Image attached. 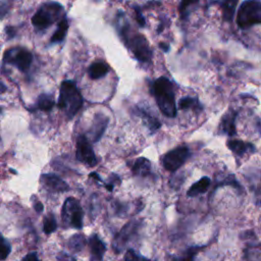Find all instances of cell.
I'll list each match as a JSON object with an SVG mask.
<instances>
[{
	"label": "cell",
	"mask_w": 261,
	"mask_h": 261,
	"mask_svg": "<svg viewBox=\"0 0 261 261\" xmlns=\"http://www.w3.org/2000/svg\"><path fill=\"white\" fill-rule=\"evenodd\" d=\"M60 11L62 6L60 3H45L32 18V24L39 30H45L53 24Z\"/></svg>",
	"instance_id": "cell-6"
},
{
	"label": "cell",
	"mask_w": 261,
	"mask_h": 261,
	"mask_svg": "<svg viewBox=\"0 0 261 261\" xmlns=\"http://www.w3.org/2000/svg\"><path fill=\"white\" fill-rule=\"evenodd\" d=\"M34 209H35V211L37 213H41L43 210H44V206H43V204L39 201H37L35 204H34Z\"/></svg>",
	"instance_id": "cell-31"
},
{
	"label": "cell",
	"mask_w": 261,
	"mask_h": 261,
	"mask_svg": "<svg viewBox=\"0 0 261 261\" xmlns=\"http://www.w3.org/2000/svg\"><path fill=\"white\" fill-rule=\"evenodd\" d=\"M179 108L181 110H186V109H202L200 103L198 102V100L196 98H193V97H184L181 98L179 102Z\"/></svg>",
	"instance_id": "cell-25"
},
{
	"label": "cell",
	"mask_w": 261,
	"mask_h": 261,
	"mask_svg": "<svg viewBox=\"0 0 261 261\" xmlns=\"http://www.w3.org/2000/svg\"><path fill=\"white\" fill-rule=\"evenodd\" d=\"M120 35L126 43L135 58L141 62H148L152 58V51L150 49L149 43L141 34H131L130 26L128 24H122L120 28Z\"/></svg>",
	"instance_id": "cell-3"
},
{
	"label": "cell",
	"mask_w": 261,
	"mask_h": 261,
	"mask_svg": "<svg viewBox=\"0 0 261 261\" xmlns=\"http://www.w3.org/2000/svg\"><path fill=\"white\" fill-rule=\"evenodd\" d=\"M22 260H24V261H38L39 258L37 256V253L31 252L28 255H26L24 258H22Z\"/></svg>",
	"instance_id": "cell-30"
},
{
	"label": "cell",
	"mask_w": 261,
	"mask_h": 261,
	"mask_svg": "<svg viewBox=\"0 0 261 261\" xmlns=\"http://www.w3.org/2000/svg\"><path fill=\"white\" fill-rule=\"evenodd\" d=\"M139 230V221H130L126 225L123 226L121 231L117 235V237L113 240V250L119 254L122 249L127 246L130 240L137 235V232Z\"/></svg>",
	"instance_id": "cell-10"
},
{
	"label": "cell",
	"mask_w": 261,
	"mask_h": 261,
	"mask_svg": "<svg viewBox=\"0 0 261 261\" xmlns=\"http://www.w3.org/2000/svg\"><path fill=\"white\" fill-rule=\"evenodd\" d=\"M228 148L236 155L243 156L246 153H254L256 151L255 146L251 143H246L241 140L231 139L226 142Z\"/></svg>",
	"instance_id": "cell-14"
},
{
	"label": "cell",
	"mask_w": 261,
	"mask_h": 261,
	"mask_svg": "<svg viewBox=\"0 0 261 261\" xmlns=\"http://www.w3.org/2000/svg\"><path fill=\"white\" fill-rule=\"evenodd\" d=\"M3 60L6 63L15 65L20 72H27L33 61V54L26 48L15 47L5 51Z\"/></svg>",
	"instance_id": "cell-7"
},
{
	"label": "cell",
	"mask_w": 261,
	"mask_h": 261,
	"mask_svg": "<svg viewBox=\"0 0 261 261\" xmlns=\"http://www.w3.org/2000/svg\"><path fill=\"white\" fill-rule=\"evenodd\" d=\"M58 106L64 115L72 119L83 107V96L75 81H63L60 85Z\"/></svg>",
	"instance_id": "cell-2"
},
{
	"label": "cell",
	"mask_w": 261,
	"mask_h": 261,
	"mask_svg": "<svg viewBox=\"0 0 261 261\" xmlns=\"http://www.w3.org/2000/svg\"><path fill=\"white\" fill-rule=\"evenodd\" d=\"M58 229V222L54 218V215L52 213L47 214L46 217L43 219V231L46 235H50L55 230Z\"/></svg>",
	"instance_id": "cell-24"
},
{
	"label": "cell",
	"mask_w": 261,
	"mask_h": 261,
	"mask_svg": "<svg viewBox=\"0 0 261 261\" xmlns=\"http://www.w3.org/2000/svg\"><path fill=\"white\" fill-rule=\"evenodd\" d=\"M160 47H161L163 51H165V52H167V51L169 50V45H167V44H165V43H161V44H160Z\"/></svg>",
	"instance_id": "cell-32"
},
{
	"label": "cell",
	"mask_w": 261,
	"mask_h": 261,
	"mask_svg": "<svg viewBox=\"0 0 261 261\" xmlns=\"http://www.w3.org/2000/svg\"><path fill=\"white\" fill-rule=\"evenodd\" d=\"M126 260H139V259H145V257H142L140 255H138L137 253H136L133 249H129V250L127 251L126 255H124L123 257Z\"/></svg>",
	"instance_id": "cell-28"
},
{
	"label": "cell",
	"mask_w": 261,
	"mask_h": 261,
	"mask_svg": "<svg viewBox=\"0 0 261 261\" xmlns=\"http://www.w3.org/2000/svg\"><path fill=\"white\" fill-rule=\"evenodd\" d=\"M199 2V0H181L180 6H179V11H180V15L181 17V19H186L188 17V11L189 8L194 5L197 4Z\"/></svg>",
	"instance_id": "cell-26"
},
{
	"label": "cell",
	"mask_w": 261,
	"mask_h": 261,
	"mask_svg": "<svg viewBox=\"0 0 261 261\" xmlns=\"http://www.w3.org/2000/svg\"><path fill=\"white\" fill-rule=\"evenodd\" d=\"M136 10V18H137V21H138V24L141 26V27H144L145 26V19L143 18L142 14H141V11L136 7L135 8Z\"/></svg>",
	"instance_id": "cell-29"
},
{
	"label": "cell",
	"mask_w": 261,
	"mask_h": 261,
	"mask_svg": "<svg viewBox=\"0 0 261 261\" xmlns=\"http://www.w3.org/2000/svg\"><path fill=\"white\" fill-rule=\"evenodd\" d=\"M237 24L241 29L261 24V1L259 0L244 1L238 10Z\"/></svg>",
	"instance_id": "cell-4"
},
{
	"label": "cell",
	"mask_w": 261,
	"mask_h": 261,
	"mask_svg": "<svg viewBox=\"0 0 261 261\" xmlns=\"http://www.w3.org/2000/svg\"><path fill=\"white\" fill-rule=\"evenodd\" d=\"M191 152L187 146H179L163 155L161 158L162 166L168 172H177L188 161Z\"/></svg>",
	"instance_id": "cell-8"
},
{
	"label": "cell",
	"mask_w": 261,
	"mask_h": 261,
	"mask_svg": "<svg viewBox=\"0 0 261 261\" xmlns=\"http://www.w3.org/2000/svg\"><path fill=\"white\" fill-rule=\"evenodd\" d=\"M109 72V66L107 63L103 61H96L90 65L88 74L91 80H99V79L103 78Z\"/></svg>",
	"instance_id": "cell-17"
},
{
	"label": "cell",
	"mask_w": 261,
	"mask_h": 261,
	"mask_svg": "<svg viewBox=\"0 0 261 261\" xmlns=\"http://www.w3.org/2000/svg\"><path fill=\"white\" fill-rule=\"evenodd\" d=\"M136 113L142 119L144 123L146 124V127L148 128L152 133L156 132L158 129L161 127V121L158 120L156 118L152 117L149 112H147L145 109L141 107H137L136 109Z\"/></svg>",
	"instance_id": "cell-18"
},
{
	"label": "cell",
	"mask_w": 261,
	"mask_h": 261,
	"mask_svg": "<svg viewBox=\"0 0 261 261\" xmlns=\"http://www.w3.org/2000/svg\"><path fill=\"white\" fill-rule=\"evenodd\" d=\"M40 183L49 193H62L70 190V186L63 180L54 174H43L40 177Z\"/></svg>",
	"instance_id": "cell-11"
},
{
	"label": "cell",
	"mask_w": 261,
	"mask_h": 261,
	"mask_svg": "<svg viewBox=\"0 0 261 261\" xmlns=\"http://www.w3.org/2000/svg\"><path fill=\"white\" fill-rule=\"evenodd\" d=\"M76 157L79 161L86 164L87 166L94 167L97 165V158L94 150L85 135L79 136L77 140Z\"/></svg>",
	"instance_id": "cell-9"
},
{
	"label": "cell",
	"mask_w": 261,
	"mask_h": 261,
	"mask_svg": "<svg viewBox=\"0 0 261 261\" xmlns=\"http://www.w3.org/2000/svg\"><path fill=\"white\" fill-rule=\"evenodd\" d=\"M67 30H69V21H67V20L65 18H63L60 21L58 30L55 31V33L53 34V36L51 37V43H58V42L63 41V39L66 36Z\"/></svg>",
	"instance_id": "cell-22"
},
{
	"label": "cell",
	"mask_w": 261,
	"mask_h": 261,
	"mask_svg": "<svg viewBox=\"0 0 261 261\" xmlns=\"http://www.w3.org/2000/svg\"><path fill=\"white\" fill-rule=\"evenodd\" d=\"M151 93L163 115L171 119L176 118L178 110L172 82L165 77L156 79L151 86Z\"/></svg>",
	"instance_id": "cell-1"
},
{
	"label": "cell",
	"mask_w": 261,
	"mask_h": 261,
	"mask_svg": "<svg viewBox=\"0 0 261 261\" xmlns=\"http://www.w3.org/2000/svg\"><path fill=\"white\" fill-rule=\"evenodd\" d=\"M86 245V238L83 235L77 234L70 238L69 242H67V247H69L72 252H80Z\"/></svg>",
	"instance_id": "cell-21"
},
{
	"label": "cell",
	"mask_w": 261,
	"mask_h": 261,
	"mask_svg": "<svg viewBox=\"0 0 261 261\" xmlns=\"http://www.w3.org/2000/svg\"><path fill=\"white\" fill-rule=\"evenodd\" d=\"M55 105V101L52 96L48 94H41L37 100V108L41 111L48 112Z\"/></svg>",
	"instance_id": "cell-23"
},
{
	"label": "cell",
	"mask_w": 261,
	"mask_h": 261,
	"mask_svg": "<svg viewBox=\"0 0 261 261\" xmlns=\"http://www.w3.org/2000/svg\"><path fill=\"white\" fill-rule=\"evenodd\" d=\"M237 116H238V113L233 109L229 110L225 113V115L222 117L221 120V124H220V129L221 133L230 136V137H233V136L237 134V130H236Z\"/></svg>",
	"instance_id": "cell-13"
},
{
	"label": "cell",
	"mask_w": 261,
	"mask_h": 261,
	"mask_svg": "<svg viewBox=\"0 0 261 261\" xmlns=\"http://www.w3.org/2000/svg\"><path fill=\"white\" fill-rule=\"evenodd\" d=\"M238 1L239 0H221L222 18L225 21H231L233 20Z\"/></svg>",
	"instance_id": "cell-20"
},
{
	"label": "cell",
	"mask_w": 261,
	"mask_h": 261,
	"mask_svg": "<svg viewBox=\"0 0 261 261\" xmlns=\"http://www.w3.org/2000/svg\"><path fill=\"white\" fill-rule=\"evenodd\" d=\"M109 119L106 117L104 113H96L94 116L92 126H91L89 130V136L90 139L93 143L98 142L102 136H103L107 126H108Z\"/></svg>",
	"instance_id": "cell-12"
},
{
	"label": "cell",
	"mask_w": 261,
	"mask_h": 261,
	"mask_svg": "<svg viewBox=\"0 0 261 261\" xmlns=\"http://www.w3.org/2000/svg\"><path fill=\"white\" fill-rule=\"evenodd\" d=\"M83 215V209L80 205V202L77 199L70 197L64 201L61 210V220L65 226L77 230L82 229Z\"/></svg>",
	"instance_id": "cell-5"
},
{
	"label": "cell",
	"mask_w": 261,
	"mask_h": 261,
	"mask_svg": "<svg viewBox=\"0 0 261 261\" xmlns=\"http://www.w3.org/2000/svg\"><path fill=\"white\" fill-rule=\"evenodd\" d=\"M89 246L91 250V259L101 260L106 251V246L102 241L99 236L93 235L89 239Z\"/></svg>",
	"instance_id": "cell-15"
},
{
	"label": "cell",
	"mask_w": 261,
	"mask_h": 261,
	"mask_svg": "<svg viewBox=\"0 0 261 261\" xmlns=\"http://www.w3.org/2000/svg\"><path fill=\"white\" fill-rule=\"evenodd\" d=\"M210 183H211V181L208 177L201 178L197 181V183H195L194 185H192V187L187 192V195L189 197H195V196H198L200 194H203V193H205L208 190Z\"/></svg>",
	"instance_id": "cell-19"
},
{
	"label": "cell",
	"mask_w": 261,
	"mask_h": 261,
	"mask_svg": "<svg viewBox=\"0 0 261 261\" xmlns=\"http://www.w3.org/2000/svg\"><path fill=\"white\" fill-rule=\"evenodd\" d=\"M11 251V246L8 243L7 240H5V238L3 236H1V259L5 260L7 258V256L9 255Z\"/></svg>",
	"instance_id": "cell-27"
},
{
	"label": "cell",
	"mask_w": 261,
	"mask_h": 261,
	"mask_svg": "<svg viewBox=\"0 0 261 261\" xmlns=\"http://www.w3.org/2000/svg\"><path fill=\"white\" fill-rule=\"evenodd\" d=\"M133 174L137 177L146 178L151 175V162L145 157H140L132 167Z\"/></svg>",
	"instance_id": "cell-16"
}]
</instances>
